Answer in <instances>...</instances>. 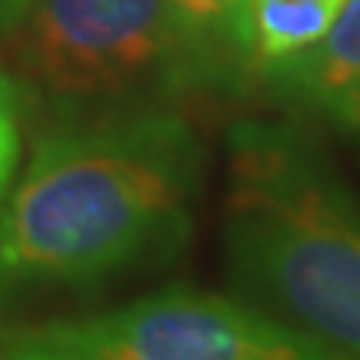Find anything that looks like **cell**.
Instances as JSON below:
<instances>
[{
	"label": "cell",
	"mask_w": 360,
	"mask_h": 360,
	"mask_svg": "<svg viewBox=\"0 0 360 360\" xmlns=\"http://www.w3.org/2000/svg\"><path fill=\"white\" fill-rule=\"evenodd\" d=\"M27 7H30V0H0V40H7L17 30Z\"/></svg>",
	"instance_id": "9c48e42d"
},
{
	"label": "cell",
	"mask_w": 360,
	"mask_h": 360,
	"mask_svg": "<svg viewBox=\"0 0 360 360\" xmlns=\"http://www.w3.org/2000/svg\"><path fill=\"white\" fill-rule=\"evenodd\" d=\"M344 0H247L254 74L297 57L327 34Z\"/></svg>",
	"instance_id": "8992f818"
},
{
	"label": "cell",
	"mask_w": 360,
	"mask_h": 360,
	"mask_svg": "<svg viewBox=\"0 0 360 360\" xmlns=\"http://www.w3.org/2000/svg\"><path fill=\"white\" fill-rule=\"evenodd\" d=\"M24 101L20 80L0 67V204L24 164Z\"/></svg>",
	"instance_id": "ba28073f"
},
{
	"label": "cell",
	"mask_w": 360,
	"mask_h": 360,
	"mask_svg": "<svg viewBox=\"0 0 360 360\" xmlns=\"http://www.w3.org/2000/svg\"><path fill=\"white\" fill-rule=\"evenodd\" d=\"M224 257L244 300L360 360V200L290 124L233 127Z\"/></svg>",
	"instance_id": "7a4b0ae2"
},
{
	"label": "cell",
	"mask_w": 360,
	"mask_h": 360,
	"mask_svg": "<svg viewBox=\"0 0 360 360\" xmlns=\"http://www.w3.org/2000/svg\"><path fill=\"white\" fill-rule=\"evenodd\" d=\"M260 80L283 101L360 134V0H344L314 47L264 67Z\"/></svg>",
	"instance_id": "5b68a950"
},
{
	"label": "cell",
	"mask_w": 360,
	"mask_h": 360,
	"mask_svg": "<svg viewBox=\"0 0 360 360\" xmlns=\"http://www.w3.org/2000/svg\"><path fill=\"white\" fill-rule=\"evenodd\" d=\"M204 147L180 107L70 117L40 134L0 204V310L174 254Z\"/></svg>",
	"instance_id": "6da1fadb"
},
{
	"label": "cell",
	"mask_w": 360,
	"mask_h": 360,
	"mask_svg": "<svg viewBox=\"0 0 360 360\" xmlns=\"http://www.w3.org/2000/svg\"><path fill=\"white\" fill-rule=\"evenodd\" d=\"M0 360H354L244 297L167 287L97 314L0 323Z\"/></svg>",
	"instance_id": "277c9868"
},
{
	"label": "cell",
	"mask_w": 360,
	"mask_h": 360,
	"mask_svg": "<svg viewBox=\"0 0 360 360\" xmlns=\"http://www.w3.org/2000/svg\"><path fill=\"white\" fill-rule=\"evenodd\" d=\"M7 40L13 77L64 120L180 107L240 84L167 0H30Z\"/></svg>",
	"instance_id": "3957f363"
},
{
	"label": "cell",
	"mask_w": 360,
	"mask_h": 360,
	"mask_svg": "<svg viewBox=\"0 0 360 360\" xmlns=\"http://www.w3.org/2000/svg\"><path fill=\"white\" fill-rule=\"evenodd\" d=\"M191 34L207 44L237 77L254 74L247 0H167Z\"/></svg>",
	"instance_id": "52a82bcc"
}]
</instances>
